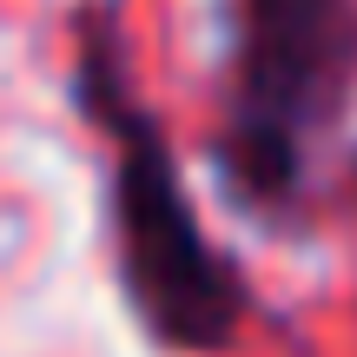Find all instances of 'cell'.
I'll return each mask as SVG.
<instances>
[{
	"label": "cell",
	"mask_w": 357,
	"mask_h": 357,
	"mask_svg": "<svg viewBox=\"0 0 357 357\" xmlns=\"http://www.w3.org/2000/svg\"><path fill=\"white\" fill-rule=\"evenodd\" d=\"M73 100L106 139V212L126 311L159 351L218 357L231 351L252 291L225 245L205 231L185 192L172 132L132 79L126 26L106 0L73 13Z\"/></svg>",
	"instance_id": "obj_1"
},
{
	"label": "cell",
	"mask_w": 357,
	"mask_h": 357,
	"mask_svg": "<svg viewBox=\"0 0 357 357\" xmlns=\"http://www.w3.org/2000/svg\"><path fill=\"white\" fill-rule=\"evenodd\" d=\"M357 100V0H238L218 178L271 231L311 212L318 146Z\"/></svg>",
	"instance_id": "obj_2"
},
{
	"label": "cell",
	"mask_w": 357,
	"mask_h": 357,
	"mask_svg": "<svg viewBox=\"0 0 357 357\" xmlns=\"http://www.w3.org/2000/svg\"><path fill=\"white\" fill-rule=\"evenodd\" d=\"M351 192H357V146H351Z\"/></svg>",
	"instance_id": "obj_3"
}]
</instances>
